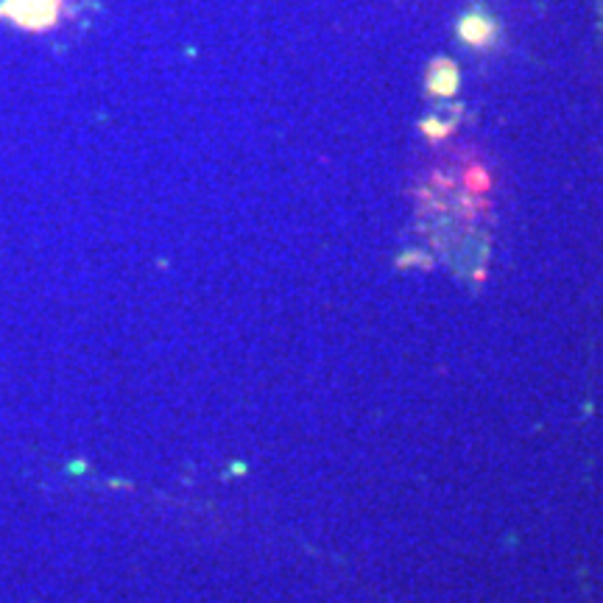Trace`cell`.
I'll use <instances>...</instances> for the list:
<instances>
[{"label":"cell","instance_id":"obj_1","mask_svg":"<svg viewBox=\"0 0 603 603\" xmlns=\"http://www.w3.org/2000/svg\"><path fill=\"white\" fill-rule=\"evenodd\" d=\"M59 12V0H7L0 14H9L23 28H48Z\"/></svg>","mask_w":603,"mask_h":603}]
</instances>
